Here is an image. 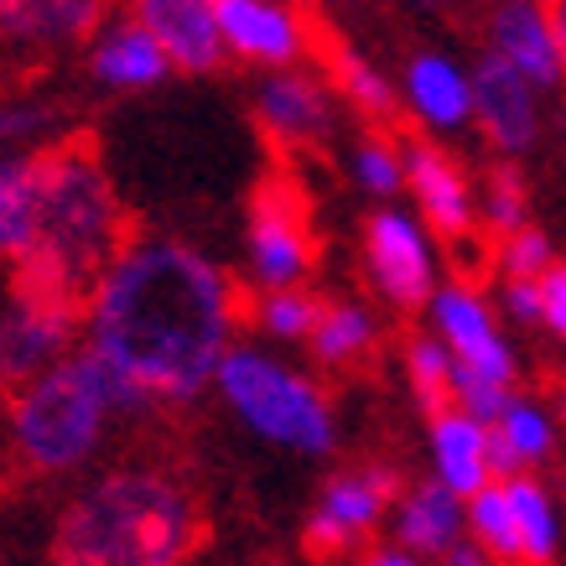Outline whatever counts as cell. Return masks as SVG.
I'll return each mask as SVG.
<instances>
[{
    "mask_svg": "<svg viewBox=\"0 0 566 566\" xmlns=\"http://www.w3.org/2000/svg\"><path fill=\"white\" fill-rule=\"evenodd\" d=\"M88 354H99L151 406H182L219 379L234 338V281L182 240H130L84 302Z\"/></svg>",
    "mask_w": 566,
    "mask_h": 566,
    "instance_id": "6da1fadb",
    "label": "cell"
},
{
    "mask_svg": "<svg viewBox=\"0 0 566 566\" xmlns=\"http://www.w3.org/2000/svg\"><path fill=\"white\" fill-rule=\"evenodd\" d=\"M125 208L88 140L42 151V234L17 265L21 302L84 307L99 275L125 255Z\"/></svg>",
    "mask_w": 566,
    "mask_h": 566,
    "instance_id": "7a4b0ae2",
    "label": "cell"
},
{
    "mask_svg": "<svg viewBox=\"0 0 566 566\" xmlns=\"http://www.w3.org/2000/svg\"><path fill=\"white\" fill-rule=\"evenodd\" d=\"M203 541L198 499L167 468H115L57 520V566H188Z\"/></svg>",
    "mask_w": 566,
    "mask_h": 566,
    "instance_id": "3957f363",
    "label": "cell"
},
{
    "mask_svg": "<svg viewBox=\"0 0 566 566\" xmlns=\"http://www.w3.org/2000/svg\"><path fill=\"white\" fill-rule=\"evenodd\" d=\"M115 411H146V400L99 354L84 348L17 390L11 447L27 473H73L99 452Z\"/></svg>",
    "mask_w": 566,
    "mask_h": 566,
    "instance_id": "277c9868",
    "label": "cell"
},
{
    "mask_svg": "<svg viewBox=\"0 0 566 566\" xmlns=\"http://www.w3.org/2000/svg\"><path fill=\"white\" fill-rule=\"evenodd\" d=\"M219 395L229 400V411L240 416L244 427L265 437V442L302 452V458H323L338 442V416L333 400L317 379H307L302 369L281 364L265 348L234 344L219 364Z\"/></svg>",
    "mask_w": 566,
    "mask_h": 566,
    "instance_id": "5b68a950",
    "label": "cell"
},
{
    "mask_svg": "<svg viewBox=\"0 0 566 566\" xmlns=\"http://www.w3.org/2000/svg\"><path fill=\"white\" fill-rule=\"evenodd\" d=\"M427 317H431V338L452 354L458 369L515 390L520 359L510 338H504V327H499V307L473 281H442L437 296L427 302Z\"/></svg>",
    "mask_w": 566,
    "mask_h": 566,
    "instance_id": "8992f818",
    "label": "cell"
},
{
    "mask_svg": "<svg viewBox=\"0 0 566 566\" xmlns=\"http://www.w3.org/2000/svg\"><path fill=\"white\" fill-rule=\"evenodd\" d=\"M364 271L375 281V292L400 312L427 307L437 296V244L431 229L406 208H379L364 223Z\"/></svg>",
    "mask_w": 566,
    "mask_h": 566,
    "instance_id": "52a82bcc",
    "label": "cell"
},
{
    "mask_svg": "<svg viewBox=\"0 0 566 566\" xmlns=\"http://www.w3.org/2000/svg\"><path fill=\"white\" fill-rule=\"evenodd\" d=\"M395 499H400V479H395L390 468H344V473H333V479L323 483L317 504H312L302 546H307L317 562L348 556L379 520L390 515Z\"/></svg>",
    "mask_w": 566,
    "mask_h": 566,
    "instance_id": "ba28073f",
    "label": "cell"
},
{
    "mask_svg": "<svg viewBox=\"0 0 566 566\" xmlns=\"http://www.w3.org/2000/svg\"><path fill=\"white\" fill-rule=\"evenodd\" d=\"M312 271V223L307 203L286 177H265L250 203V275L260 292L302 286Z\"/></svg>",
    "mask_w": 566,
    "mask_h": 566,
    "instance_id": "9c48e42d",
    "label": "cell"
},
{
    "mask_svg": "<svg viewBox=\"0 0 566 566\" xmlns=\"http://www.w3.org/2000/svg\"><path fill=\"white\" fill-rule=\"evenodd\" d=\"M489 52L541 94L566 84V52L551 21V0H499L489 11Z\"/></svg>",
    "mask_w": 566,
    "mask_h": 566,
    "instance_id": "30bf717a",
    "label": "cell"
},
{
    "mask_svg": "<svg viewBox=\"0 0 566 566\" xmlns=\"http://www.w3.org/2000/svg\"><path fill=\"white\" fill-rule=\"evenodd\" d=\"M406 192L416 198V219L427 223L437 240H468L479 229V192L468 172L431 140L406 146Z\"/></svg>",
    "mask_w": 566,
    "mask_h": 566,
    "instance_id": "8fae6325",
    "label": "cell"
},
{
    "mask_svg": "<svg viewBox=\"0 0 566 566\" xmlns=\"http://www.w3.org/2000/svg\"><path fill=\"white\" fill-rule=\"evenodd\" d=\"M223 52L255 69H296L307 57V21L286 0H219Z\"/></svg>",
    "mask_w": 566,
    "mask_h": 566,
    "instance_id": "7c38bea8",
    "label": "cell"
},
{
    "mask_svg": "<svg viewBox=\"0 0 566 566\" xmlns=\"http://www.w3.org/2000/svg\"><path fill=\"white\" fill-rule=\"evenodd\" d=\"M78 307H52V302H21L0 312V385L21 390L27 379L48 375L52 364L69 359Z\"/></svg>",
    "mask_w": 566,
    "mask_h": 566,
    "instance_id": "4fadbf2b",
    "label": "cell"
},
{
    "mask_svg": "<svg viewBox=\"0 0 566 566\" xmlns=\"http://www.w3.org/2000/svg\"><path fill=\"white\" fill-rule=\"evenodd\" d=\"M473 120L499 156H525L541 140V88L483 52L473 69Z\"/></svg>",
    "mask_w": 566,
    "mask_h": 566,
    "instance_id": "5bb4252c",
    "label": "cell"
},
{
    "mask_svg": "<svg viewBox=\"0 0 566 566\" xmlns=\"http://www.w3.org/2000/svg\"><path fill=\"white\" fill-rule=\"evenodd\" d=\"M130 6L177 73H213L229 57L219 32V0H130Z\"/></svg>",
    "mask_w": 566,
    "mask_h": 566,
    "instance_id": "9a60e30c",
    "label": "cell"
},
{
    "mask_svg": "<svg viewBox=\"0 0 566 566\" xmlns=\"http://www.w3.org/2000/svg\"><path fill=\"white\" fill-rule=\"evenodd\" d=\"M400 104L427 130L452 136L473 125V69H463L452 52H411V63L400 73Z\"/></svg>",
    "mask_w": 566,
    "mask_h": 566,
    "instance_id": "2e32d148",
    "label": "cell"
},
{
    "mask_svg": "<svg viewBox=\"0 0 566 566\" xmlns=\"http://www.w3.org/2000/svg\"><path fill=\"white\" fill-rule=\"evenodd\" d=\"M255 120L275 146H312L333 130V94L302 69L265 73L255 88Z\"/></svg>",
    "mask_w": 566,
    "mask_h": 566,
    "instance_id": "e0dca14e",
    "label": "cell"
},
{
    "mask_svg": "<svg viewBox=\"0 0 566 566\" xmlns=\"http://www.w3.org/2000/svg\"><path fill=\"white\" fill-rule=\"evenodd\" d=\"M427 452H431V479L442 483V489H452L463 504L473 494H483L489 483H499L494 458H489V427H483L479 416L458 411V406L431 416Z\"/></svg>",
    "mask_w": 566,
    "mask_h": 566,
    "instance_id": "ac0fdd59",
    "label": "cell"
},
{
    "mask_svg": "<svg viewBox=\"0 0 566 566\" xmlns=\"http://www.w3.org/2000/svg\"><path fill=\"white\" fill-rule=\"evenodd\" d=\"M468 541V504L437 479L406 483L395 499V546L421 556V562H442L447 551Z\"/></svg>",
    "mask_w": 566,
    "mask_h": 566,
    "instance_id": "d6986e66",
    "label": "cell"
},
{
    "mask_svg": "<svg viewBox=\"0 0 566 566\" xmlns=\"http://www.w3.org/2000/svg\"><path fill=\"white\" fill-rule=\"evenodd\" d=\"M104 17V0H0V42L17 52H52L84 42Z\"/></svg>",
    "mask_w": 566,
    "mask_h": 566,
    "instance_id": "ffe728a7",
    "label": "cell"
},
{
    "mask_svg": "<svg viewBox=\"0 0 566 566\" xmlns=\"http://www.w3.org/2000/svg\"><path fill=\"white\" fill-rule=\"evenodd\" d=\"M556 411L541 406L535 395H510V406L499 411V421L489 427V458H494V479H520V473H535L556 458Z\"/></svg>",
    "mask_w": 566,
    "mask_h": 566,
    "instance_id": "44dd1931",
    "label": "cell"
},
{
    "mask_svg": "<svg viewBox=\"0 0 566 566\" xmlns=\"http://www.w3.org/2000/svg\"><path fill=\"white\" fill-rule=\"evenodd\" d=\"M88 73H94L104 88H120V94H130V88L161 84V78L172 73V63H167V52L156 48V36L146 32L136 17H130V21L104 27V32L94 36Z\"/></svg>",
    "mask_w": 566,
    "mask_h": 566,
    "instance_id": "7402d4cb",
    "label": "cell"
},
{
    "mask_svg": "<svg viewBox=\"0 0 566 566\" xmlns=\"http://www.w3.org/2000/svg\"><path fill=\"white\" fill-rule=\"evenodd\" d=\"M42 234V151L0 156V255L27 260Z\"/></svg>",
    "mask_w": 566,
    "mask_h": 566,
    "instance_id": "603a6c76",
    "label": "cell"
},
{
    "mask_svg": "<svg viewBox=\"0 0 566 566\" xmlns=\"http://www.w3.org/2000/svg\"><path fill=\"white\" fill-rule=\"evenodd\" d=\"M504 494H510V510H515L520 566H556V556L566 546V510L556 504L546 479H535V473L504 479Z\"/></svg>",
    "mask_w": 566,
    "mask_h": 566,
    "instance_id": "cb8c5ba5",
    "label": "cell"
},
{
    "mask_svg": "<svg viewBox=\"0 0 566 566\" xmlns=\"http://www.w3.org/2000/svg\"><path fill=\"white\" fill-rule=\"evenodd\" d=\"M307 344L327 369H348V364L375 354L379 323H375V312L359 307V302H323V317H317Z\"/></svg>",
    "mask_w": 566,
    "mask_h": 566,
    "instance_id": "d4e9b609",
    "label": "cell"
},
{
    "mask_svg": "<svg viewBox=\"0 0 566 566\" xmlns=\"http://www.w3.org/2000/svg\"><path fill=\"white\" fill-rule=\"evenodd\" d=\"M333 84H338V94L359 109L364 120H390L395 109H400V88L369 57H359V52H348V48H333Z\"/></svg>",
    "mask_w": 566,
    "mask_h": 566,
    "instance_id": "484cf974",
    "label": "cell"
},
{
    "mask_svg": "<svg viewBox=\"0 0 566 566\" xmlns=\"http://www.w3.org/2000/svg\"><path fill=\"white\" fill-rule=\"evenodd\" d=\"M468 541H479L499 566H520V535H515V510L504 483H489L483 494L468 499Z\"/></svg>",
    "mask_w": 566,
    "mask_h": 566,
    "instance_id": "4316f807",
    "label": "cell"
},
{
    "mask_svg": "<svg viewBox=\"0 0 566 566\" xmlns=\"http://www.w3.org/2000/svg\"><path fill=\"white\" fill-rule=\"evenodd\" d=\"M255 327L275 344H307L317 317H323V302L302 286H286V292H260L255 307H250Z\"/></svg>",
    "mask_w": 566,
    "mask_h": 566,
    "instance_id": "83f0119b",
    "label": "cell"
},
{
    "mask_svg": "<svg viewBox=\"0 0 566 566\" xmlns=\"http://www.w3.org/2000/svg\"><path fill=\"white\" fill-rule=\"evenodd\" d=\"M479 219L483 229H494L499 240H510L520 229H531V198H525V182H520L515 167H494L479 188Z\"/></svg>",
    "mask_w": 566,
    "mask_h": 566,
    "instance_id": "f1b7e54d",
    "label": "cell"
},
{
    "mask_svg": "<svg viewBox=\"0 0 566 566\" xmlns=\"http://www.w3.org/2000/svg\"><path fill=\"white\" fill-rule=\"evenodd\" d=\"M406 379H411L416 400H421L431 416L452 406V354H447L431 333H421V338L406 344Z\"/></svg>",
    "mask_w": 566,
    "mask_h": 566,
    "instance_id": "f546056e",
    "label": "cell"
},
{
    "mask_svg": "<svg viewBox=\"0 0 566 566\" xmlns=\"http://www.w3.org/2000/svg\"><path fill=\"white\" fill-rule=\"evenodd\" d=\"M354 182L369 198H395L406 192V146H395L385 136H364L354 146Z\"/></svg>",
    "mask_w": 566,
    "mask_h": 566,
    "instance_id": "4dcf8cb0",
    "label": "cell"
},
{
    "mask_svg": "<svg viewBox=\"0 0 566 566\" xmlns=\"http://www.w3.org/2000/svg\"><path fill=\"white\" fill-rule=\"evenodd\" d=\"M494 265H499V281H541L556 265V244H551V234H541L531 223V229H520L510 240H499Z\"/></svg>",
    "mask_w": 566,
    "mask_h": 566,
    "instance_id": "1f68e13d",
    "label": "cell"
},
{
    "mask_svg": "<svg viewBox=\"0 0 566 566\" xmlns=\"http://www.w3.org/2000/svg\"><path fill=\"white\" fill-rule=\"evenodd\" d=\"M52 120H57V115H52L48 104H0V151L36 140Z\"/></svg>",
    "mask_w": 566,
    "mask_h": 566,
    "instance_id": "d6a6232c",
    "label": "cell"
},
{
    "mask_svg": "<svg viewBox=\"0 0 566 566\" xmlns=\"http://www.w3.org/2000/svg\"><path fill=\"white\" fill-rule=\"evenodd\" d=\"M541 327L566 348V260H556L541 275Z\"/></svg>",
    "mask_w": 566,
    "mask_h": 566,
    "instance_id": "836d02e7",
    "label": "cell"
},
{
    "mask_svg": "<svg viewBox=\"0 0 566 566\" xmlns=\"http://www.w3.org/2000/svg\"><path fill=\"white\" fill-rule=\"evenodd\" d=\"M499 317L541 327V281H499Z\"/></svg>",
    "mask_w": 566,
    "mask_h": 566,
    "instance_id": "e575fe53",
    "label": "cell"
},
{
    "mask_svg": "<svg viewBox=\"0 0 566 566\" xmlns=\"http://www.w3.org/2000/svg\"><path fill=\"white\" fill-rule=\"evenodd\" d=\"M442 566H499V562L479 546V541H458V546L442 556Z\"/></svg>",
    "mask_w": 566,
    "mask_h": 566,
    "instance_id": "d590c367",
    "label": "cell"
},
{
    "mask_svg": "<svg viewBox=\"0 0 566 566\" xmlns=\"http://www.w3.org/2000/svg\"><path fill=\"white\" fill-rule=\"evenodd\" d=\"M359 566H431V562H421V556H411V551H400V546H375V551H364Z\"/></svg>",
    "mask_w": 566,
    "mask_h": 566,
    "instance_id": "8d00e7d4",
    "label": "cell"
},
{
    "mask_svg": "<svg viewBox=\"0 0 566 566\" xmlns=\"http://www.w3.org/2000/svg\"><path fill=\"white\" fill-rule=\"evenodd\" d=\"M551 21H556V36H562V52H566V0H551Z\"/></svg>",
    "mask_w": 566,
    "mask_h": 566,
    "instance_id": "74e56055",
    "label": "cell"
},
{
    "mask_svg": "<svg viewBox=\"0 0 566 566\" xmlns=\"http://www.w3.org/2000/svg\"><path fill=\"white\" fill-rule=\"evenodd\" d=\"M556 427H562V431H566V390H562V395H556Z\"/></svg>",
    "mask_w": 566,
    "mask_h": 566,
    "instance_id": "f35d334b",
    "label": "cell"
},
{
    "mask_svg": "<svg viewBox=\"0 0 566 566\" xmlns=\"http://www.w3.org/2000/svg\"><path fill=\"white\" fill-rule=\"evenodd\" d=\"M416 6H427V11H437V6H447V0H416Z\"/></svg>",
    "mask_w": 566,
    "mask_h": 566,
    "instance_id": "ab89813d",
    "label": "cell"
}]
</instances>
